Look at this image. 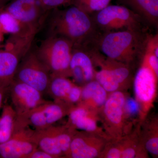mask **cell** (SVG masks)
<instances>
[{
	"instance_id": "1",
	"label": "cell",
	"mask_w": 158,
	"mask_h": 158,
	"mask_svg": "<svg viewBox=\"0 0 158 158\" xmlns=\"http://www.w3.org/2000/svg\"><path fill=\"white\" fill-rule=\"evenodd\" d=\"M150 31H125L100 33L86 46L95 49L105 56L132 69L141 63L146 54Z\"/></svg>"
},
{
	"instance_id": "2",
	"label": "cell",
	"mask_w": 158,
	"mask_h": 158,
	"mask_svg": "<svg viewBox=\"0 0 158 158\" xmlns=\"http://www.w3.org/2000/svg\"><path fill=\"white\" fill-rule=\"evenodd\" d=\"M44 25L47 29V37H64L73 46L87 45L98 33L91 16L73 5L64 9L56 8L49 11Z\"/></svg>"
},
{
	"instance_id": "3",
	"label": "cell",
	"mask_w": 158,
	"mask_h": 158,
	"mask_svg": "<svg viewBox=\"0 0 158 158\" xmlns=\"http://www.w3.org/2000/svg\"><path fill=\"white\" fill-rule=\"evenodd\" d=\"M73 45L62 37L48 36L35 51L39 60L49 71L51 77H70V64Z\"/></svg>"
},
{
	"instance_id": "4",
	"label": "cell",
	"mask_w": 158,
	"mask_h": 158,
	"mask_svg": "<svg viewBox=\"0 0 158 158\" xmlns=\"http://www.w3.org/2000/svg\"><path fill=\"white\" fill-rule=\"evenodd\" d=\"M90 16L100 33L152 29L140 16L121 5H109Z\"/></svg>"
},
{
	"instance_id": "5",
	"label": "cell",
	"mask_w": 158,
	"mask_h": 158,
	"mask_svg": "<svg viewBox=\"0 0 158 158\" xmlns=\"http://www.w3.org/2000/svg\"><path fill=\"white\" fill-rule=\"evenodd\" d=\"M51 74L31 47L22 58L14 80L30 85L41 93L47 92Z\"/></svg>"
},
{
	"instance_id": "6",
	"label": "cell",
	"mask_w": 158,
	"mask_h": 158,
	"mask_svg": "<svg viewBox=\"0 0 158 158\" xmlns=\"http://www.w3.org/2000/svg\"><path fill=\"white\" fill-rule=\"evenodd\" d=\"M37 148L36 130L20 121L17 116L11 138L0 144V157L29 158Z\"/></svg>"
},
{
	"instance_id": "7",
	"label": "cell",
	"mask_w": 158,
	"mask_h": 158,
	"mask_svg": "<svg viewBox=\"0 0 158 158\" xmlns=\"http://www.w3.org/2000/svg\"><path fill=\"white\" fill-rule=\"evenodd\" d=\"M3 10L34 36L43 27L49 11L43 9L38 0H11Z\"/></svg>"
},
{
	"instance_id": "8",
	"label": "cell",
	"mask_w": 158,
	"mask_h": 158,
	"mask_svg": "<svg viewBox=\"0 0 158 158\" xmlns=\"http://www.w3.org/2000/svg\"><path fill=\"white\" fill-rule=\"evenodd\" d=\"M76 131L68 124L36 130L38 148L48 153L53 158L66 156Z\"/></svg>"
},
{
	"instance_id": "9",
	"label": "cell",
	"mask_w": 158,
	"mask_h": 158,
	"mask_svg": "<svg viewBox=\"0 0 158 158\" xmlns=\"http://www.w3.org/2000/svg\"><path fill=\"white\" fill-rule=\"evenodd\" d=\"M72 107L63 102L47 101L24 115H17L18 118L34 129L40 131L50 127L69 114Z\"/></svg>"
},
{
	"instance_id": "10",
	"label": "cell",
	"mask_w": 158,
	"mask_h": 158,
	"mask_svg": "<svg viewBox=\"0 0 158 158\" xmlns=\"http://www.w3.org/2000/svg\"><path fill=\"white\" fill-rule=\"evenodd\" d=\"M32 41L19 40L9 41L6 50L0 51V87L6 90L14 81L22 58L32 45Z\"/></svg>"
},
{
	"instance_id": "11",
	"label": "cell",
	"mask_w": 158,
	"mask_h": 158,
	"mask_svg": "<svg viewBox=\"0 0 158 158\" xmlns=\"http://www.w3.org/2000/svg\"><path fill=\"white\" fill-rule=\"evenodd\" d=\"M9 88L12 107L18 116L24 115L47 101L38 90L16 80H14Z\"/></svg>"
},
{
	"instance_id": "12",
	"label": "cell",
	"mask_w": 158,
	"mask_h": 158,
	"mask_svg": "<svg viewBox=\"0 0 158 158\" xmlns=\"http://www.w3.org/2000/svg\"><path fill=\"white\" fill-rule=\"evenodd\" d=\"M70 77L79 85L86 84L94 80V64L85 47L73 46L69 64Z\"/></svg>"
},
{
	"instance_id": "13",
	"label": "cell",
	"mask_w": 158,
	"mask_h": 158,
	"mask_svg": "<svg viewBox=\"0 0 158 158\" xmlns=\"http://www.w3.org/2000/svg\"><path fill=\"white\" fill-rule=\"evenodd\" d=\"M135 75L134 89L138 101L146 104L152 102L156 91V77L144 58Z\"/></svg>"
},
{
	"instance_id": "14",
	"label": "cell",
	"mask_w": 158,
	"mask_h": 158,
	"mask_svg": "<svg viewBox=\"0 0 158 158\" xmlns=\"http://www.w3.org/2000/svg\"><path fill=\"white\" fill-rule=\"evenodd\" d=\"M103 144V141L99 138L90 137L87 134L76 131L66 156L72 158L97 157Z\"/></svg>"
},
{
	"instance_id": "15",
	"label": "cell",
	"mask_w": 158,
	"mask_h": 158,
	"mask_svg": "<svg viewBox=\"0 0 158 158\" xmlns=\"http://www.w3.org/2000/svg\"><path fill=\"white\" fill-rule=\"evenodd\" d=\"M140 16L151 29L157 30L158 0H116Z\"/></svg>"
},
{
	"instance_id": "16",
	"label": "cell",
	"mask_w": 158,
	"mask_h": 158,
	"mask_svg": "<svg viewBox=\"0 0 158 158\" xmlns=\"http://www.w3.org/2000/svg\"><path fill=\"white\" fill-rule=\"evenodd\" d=\"M125 100L123 93L117 90L108 97L103 106L105 119L113 127H120L122 124Z\"/></svg>"
},
{
	"instance_id": "17",
	"label": "cell",
	"mask_w": 158,
	"mask_h": 158,
	"mask_svg": "<svg viewBox=\"0 0 158 158\" xmlns=\"http://www.w3.org/2000/svg\"><path fill=\"white\" fill-rule=\"evenodd\" d=\"M69 114L68 124L75 130L90 133L94 132L98 130L96 119L86 106L80 105L77 107H72Z\"/></svg>"
},
{
	"instance_id": "18",
	"label": "cell",
	"mask_w": 158,
	"mask_h": 158,
	"mask_svg": "<svg viewBox=\"0 0 158 158\" xmlns=\"http://www.w3.org/2000/svg\"><path fill=\"white\" fill-rule=\"evenodd\" d=\"M107 91L95 80L85 84L82 88L80 100L82 104L90 105L94 107H101L104 105L107 98Z\"/></svg>"
},
{
	"instance_id": "19",
	"label": "cell",
	"mask_w": 158,
	"mask_h": 158,
	"mask_svg": "<svg viewBox=\"0 0 158 158\" xmlns=\"http://www.w3.org/2000/svg\"><path fill=\"white\" fill-rule=\"evenodd\" d=\"M0 31L3 34H10L13 37L34 38L32 35L12 15L5 10L0 11Z\"/></svg>"
},
{
	"instance_id": "20",
	"label": "cell",
	"mask_w": 158,
	"mask_h": 158,
	"mask_svg": "<svg viewBox=\"0 0 158 158\" xmlns=\"http://www.w3.org/2000/svg\"><path fill=\"white\" fill-rule=\"evenodd\" d=\"M17 118V113L12 106L6 105L3 107L0 116V144L11 138Z\"/></svg>"
},
{
	"instance_id": "21",
	"label": "cell",
	"mask_w": 158,
	"mask_h": 158,
	"mask_svg": "<svg viewBox=\"0 0 158 158\" xmlns=\"http://www.w3.org/2000/svg\"><path fill=\"white\" fill-rule=\"evenodd\" d=\"M74 85V83L68 78L59 76L51 77L47 92L53 98L55 101L67 104L66 100L69 93Z\"/></svg>"
},
{
	"instance_id": "22",
	"label": "cell",
	"mask_w": 158,
	"mask_h": 158,
	"mask_svg": "<svg viewBox=\"0 0 158 158\" xmlns=\"http://www.w3.org/2000/svg\"><path fill=\"white\" fill-rule=\"evenodd\" d=\"M100 67V70L95 71L94 80L102 85L107 92L117 91L121 87L116 81L113 73L109 68L102 65H98Z\"/></svg>"
},
{
	"instance_id": "23",
	"label": "cell",
	"mask_w": 158,
	"mask_h": 158,
	"mask_svg": "<svg viewBox=\"0 0 158 158\" xmlns=\"http://www.w3.org/2000/svg\"><path fill=\"white\" fill-rule=\"evenodd\" d=\"M112 0H74L73 5L89 15L96 13L110 5Z\"/></svg>"
},
{
	"instance_id": "24",
	"label": "cell",
	"mask_w": 158,
	"mask_h": 158,
	"mask_svg": "<svg viewBox=\"0 0 158 158\" xmlns=\"http://www.w3.org/2000/svg\"><path fill=\"white\" fill-rule=\"evenodd\" d=\"M42 8L49 11L52 9L59 8L62 6H70L74 0H38Z\"/></svg>"
},
{
	"instance_id": "25",
	"label": "cell",
	"mask_w": 158,
	"mask_h": 158,
	"mask_svg": "<svg viewBox=\"0 0 158 158\" xmlns=\"http://www.w3.org/2000/svg\"><path fill=\"white\" fill-rule=\"evenodd\" d=\"M139 103L135 100L132 98H129L125 100L124 106V113L129 116H135L139 113Z\"/></svg>"
},
{
	"instance_id": "26",
	"label": "cell",
	"mask_w": 158,
	"mask_h": 158,
	"mask_svg": "<svg viewBox=\"0 0 158 158\" xmlns=\"http://www.w3.org/2000/svg\"><path fill=\"white\" fill-rule=\"evenodd\" d=\"M82 88L77 85H74L69 93L66 103L72 106L73 104L80 101L81 95Z\"/></svg>"
},
{
	"instance_id": "27",
	"label": "cell",
	"mask_w": 158,
	"mask_h": 158,
	"mask_svg": "<svg viewBox=\"0 0 158 158\" xmlns=\"http://www.w3.org/2000/svg\"><path fill=\"white\" fill-rule=\"evenodd\" d=\"M119 151L120 154V158H135L138 154L137 148L135 145H132L130 146H126L122 147L119 146H115Z\"/></svg>"
},
{
	"instance_id": "28",
	"label": "cell",
	"mask_w": 158,
	"mask_h": 158,
	"mask_svg": "<svg viewBox=\"0 0 158 158\" xmlns=\"http://www.w3.org/2000/svg\"><path fill=\"white\" fill-rule=\"evenodd\" d=\"M146 149L153 155L158 156V138L157 135L149 137L145 143Z\"/></svg>"
},
{
	"instance_id": "29",
	"label": "cell",
	"mask_w": 158,
	"mask_h": 158,
	"mask_svg": "<svg viewBox=\"0 0 158 158\" xmlns=\"http://www.w3.org/2000/svg\"><path fill=\"white\" fill-rule=\"evenodd\" d=\"M29 158H53L48 153L37 148L29 156Z\"/></svg>"
},
{
	"instance_id": "30",
	"label": "cell",
	"mask_w": 158,
	"mask_h": 158,
	"mask_svg": "<svg viewBox=\"0 0 158 158\" xmlns=\"http://www.w3.org/2000/svg\"><path fill=\"white\" fill-rule=\"evenodd\" d=\"M11 0H0V11L5 8Z\"/></svg>"
},
{
	"instance_id": "31",
	"label": "cell",
	"mask_w": 158,
	"mask_h": 158,
	"mask_svg": "<svg viewBox=\"0 0 158 158\" xmlns=\"http://www.w3.org/2000/svg\"><path fill=\"white\" fill-rule=\"evenodd\" d=\"M6 90L0 87V110L2 104L3 97Z\"/></svg>"
},
{
	"instance_id": "32",
	"label": "cell",
	"mask_w": 158,
	"mask_h": 158,
	"mask_svg": "<svg viewBox=\"0 0 158 158\" xmlns=\"http://www.w3.org/2000/svg\"><path fill=\"white\" fill-rule=\"evenodd\" d=\"M3 33H2V32L0 31V44L1 43V42H2L3 40Z\"/></svg>"
}]
</instances>
